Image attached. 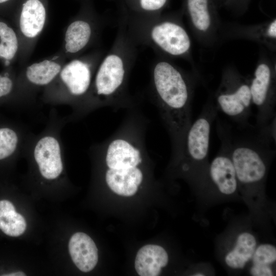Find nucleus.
<instances>
[{
  "label": "nucleus",
  "instance_id": "obj_1",
  "mask_svg": "<svg viewBox=\"0 0 276 276\" xmlns=\"http://www.w3.org/2000/svg\"><path fill=\"white\" fill-rule=\"evenodd\" d=\"M146 135L141 127L122 126L89 149L103 163L105 183L118 195H134L144 180L143 167L149 160Z\"/></svg>",
  "mask_w": 276,
  "mask_h": 276
},
{
  "label": "nucleus",
  "instance_id": "obj_2",
  "mask_svg": "<svg viewBox=\"0 0 276 276\" xmlns=\"http://www.w3.org/2000/svg\"><path fill=\"white\" fill-rule=\"evenodd\" d=\"M153 102L169 135L174 161L180 157L192 123L191 91L185 76L173 65L160 61L152 73Z\"/></svg>",
  "mask_w": 276,
  "mask_h": 276
},
{
  "label": "nucleus",
  "instance_id": "obj_3",
  "mask_svg": "<svg viewBox=\"0 0 276 276\" xmlns=\"http://www.w3.org/2000/svg\"><path fill=\"white\" fill-rule=\"evenodd\" d=\"M218 110L212 101L202 108L196 120L189 128L181 154L176 162L183 173L201 177L208 172L211 126L216 120Z\"/></svg>",
  "mask_w": 276,
  "mask_h": 276
},
{
  "label": "nucleus",
  "instance_id": "obj_4",
  "mask_svg": "<svg viewBox=\"0 0 276 276\" xmlns=\"http://www.w3.org/2000/svg\"><path fill=\"white\" fill-rule=\"evenodd\" d=\"M223 89L216 95L215 105L236 125L245 127L250 125L249 119L252 115L250 84L239 79H226Z\"/></svg>",
  "mask_w": 276,
  "mask_h": 276
},
{
  "label": "nucleus",
  "instance_id": "obj_5",
  "mask_svg": "<svg viewBox=\"0 0 276 276\" xmlns=\"http://www.w3.org/2000/svg\"><path fill=\"white\" fill-rule=\"evenodd\" d=\"M272 75L269 67L259 64L250 84L251 101L257 107L255 125L265 128L275 120V100L272 91Z\"/></svg>",
  "mask_w": 276,
  "mask_h": 276
},
{
  "label": "nucleus",
  "instance_id": "obj_6",
  "mask_svg": "<svg viewBox=\"0 0 276 276\" xmlns=\"http://www.w3.org/2000/svg\"><path fill=\"white\" fill-rule=\"evenodd\" d=\"M59 76L68 93L73 98V112L81 105L92 85V74L88 64L76 59L61 69Z\"/></svg>",
  "mask_w": 276,
  "mask_h": 276
},
{
  "label": "nucleus",
  "instance_id": "obj_7",
  "mask_svg": "<svg viewBox=\"0 0 276 276\" xmlns=\"http://www.w3.org/2000/svg\"><path fill=\"white\" fill-rule=\"evenodd\" d=\"M220 142L217 155L209 164L208 177L219 192L231 195L238 189L237 178L227 147L223 142Z\"/></svg>",
  "mask_w": 276,
  "mask_h": 276
},
{
  "label": "nucleus",
  "instance_id": "obj_8",
  "mask_svg": "<svg viewBox=\"0 0 276 276\" xmlns=\"http://www.w3.org/2000/svg\"><path fill=\"white\" fill-rule=\"evenodd\" d=\"M150 37L156 45L172 55H183L190 47V38L185 30L172 22H163L153 26Z\"/></svg>",
  "mask_w": 276,
  "mask_h": 276
},
{
  "label": "nucleus",
  "instance_id": "obj_9",
  "mask_svg": "<svg viewBox=\"0 0 276 276\" xmlns=\"http://www.w3.org/2000/svg\"><path fill=\"white\" fill-rule=\"evenodd\" d=\"M30 135L21 125L0 117V162L25 151Z\"/></svg>",
  "mask_w": 276,
  "mask_h": 276
},
{
  "label": "nucleus",
  "instance_id": "obj_10",
  "mask_svg": "<svg viewBox=\"0 0 276 276\" xmlns=\"http://www.w3.org/2000/svg\"><path fill=\"white\" fill-rule=\"evenodd\" d=\"M68 250L73 262L81 271L87 272L96 266L98 249L87 234L81 232L74 234L69 241Z\"/></svg>",
  "mask_w": 276,
  "mask_h": 276
},
{
  "label": "nucleus",
  "instance_id": "obj_11",
  "mask_svg": "<svg viewBox=\"0 0 276 276\" xmlns=\"http://www.w3.org/2000/svg\"><path fill=\"white\" fill-rule=\"evenodd\" d=\"M168 262V255L165 249L157 245H146L137 252L135 260V268L141 276H156Z\"/></svg>",
  "mask_w": 276,
  "mask_h": 276
},
{
  "label": "nucleus",
  "instance_id": "obj_12",
  "mask_svg": "<svg viewBox=\"0 0 276 276\" xmlns=\"http://www.w3.org/2000/svg\"><path fill=\"white\" fill-rule=\"evenodd\" d=\"M46 10L39 0H27L23 5L19 18L21 33L28 38L37 36L43 28Z\"/></svg>",
  "mask_w": 276,
  "mask_h": 276
},
{
  "label": "nucleus",
  "instance_id": "obj_13",
  "mask_svg": "<svg viewBox=\"0 0 276 276\" xmlns=\"http://www.w3.org/2000/svg\"><path fill=\"white\" fill-rule=\"evenodd\" d=\"M256 247L255 237L248 232L242 233L238 236L233 249L226 255V264L232 269H243L251 260Z\"/></svg>",
  "mask_w": 276,
  "mask_h": 276
},
{
  "label": "nucleus",
  "instance_id": "obj_14",
  "mask_svg": "<svg viewBox=\"0 0 276 276\" xmlns=\"http://www.w3.org/2000/svg\"><path fill=\"white\" fill-rule=\"evenodd\" d=\"M27 223L24 217L17 213L9 201H0V229L7 235L18 237L25 231Z\"/></svg>",
  "mask_w": 276,
  "mask_h": 276
},
{
  "label": "nucleus",
  "instance_id": "obj_15",
  "mask_svg": "<svg viewBox=\"0 0 276 276\" xmlns=\"http://www.w3.org/2000/svg\"><path fill=\"white\" fill-rule=\"evenodd\" d=\"M91 35L90 25L86 21L77 20L67 27L65 34V49L69 53H76L88 43Z\"/></svg>",
  "mask_w": 276,
  "mask_h": 276
},
{
  "label": "nucleus",
  "instance_id": "obj_16",
  "mask_svg": "<svg viewBox=\"0 0 276 276\" xmlns=\"http://www.w3.org/2000/svg\"><path fill=\"white\" fill-rule=\"evenodd\" d=\"M62 68L58 63L45 60L29 66L26 71L28 81L36 86L51 83L59 74Z\"/></svg>",
  "mask_w": 276,
  "mask_h": 276
},
{
  "label": "nucleus",
  "instance_id": "obj_17",
  "mask_svg": "<svg viewBox=\"0 0 276 276\" xmlns=\"http://www.w3.org/2000/svg\"><path fill=\"white\" fill-rule=\"evenodd\" d=\"M18 48L17 36L13 29L0 21V58L9 61L15 56Z\"/></svg>",
  "mask_w": 276,
  "mask_h": 276
},
{
  "label": "nucleus",
  "instance_id": "obj_18",
  "mask_svg": "<svg viewBox=\"0 0 276 276\" xmlns=\"http://www.w3.org/2000/svg\"><path fill=\"white\" fill-rule=\"evenodd\" d=\"M208 0H188V8L194 26L201 31L210 27L211 19L208 8Z\"/></svg>",
  "mask_w": 276,
  "mask_h": 276
},
{
  "label": "nucleus",
  "instance_id": "obj_19",
  "mask_svg": "<svg viewBox=\"0 0 276 276\" xmlns=\"http://www.w3.org/2000/svg\"><path fill=\"white\" fill-rule=\"evenodd\" d=\"M252 265L270 266L275 262L276 248L270 244H262L256 249L251 258Z\"/></svg>",
  "mask_w": 276,
  "mask_h": 276
},
{
  "label": "nucleus",
  "instance_id": "obj_20",
  "mask_svg": "<svg viewBox=\"0 0 276 276\" xmlns=\"http://www.w3.org/2000/svg\"><path fill=\"white\" fill-rule=\"evenodd\" d=\"M14 84L8 75H0V106L6 103L12 94Z\"/></svg>",
  "mask_w": 276,
  "mask_h": 276
},
{
  "label": "nucleus",
  "instance_id": "obj_21",
  "mask_svg": "<svg viewBox=\"0 0 276 276\" xmlns=\"http://www.w3.org/2000/svg\"><path fill=\"white\" fill-rule=\"evenodd\" d=\"M167 0H140L141 7L145 11H153L160 9Z\"/></svg>",
  "mask_w": 276,
  "mask_h": 276
},
{
  "label": "nucleus",
  "instance_id": "obj_22",
  "mask_svg": "<svg viewBox=\"0 0 276 276\" xmlns=\"http://www.w3.org/2000/svg\"><path fill=\"white\" fill-rule=\"evenodd\" d=\"M250 273L254 276H272L273 272L268 265H252L250 268Z\"/></svg>",
  "mask_w": 276,
  "mask_h": 276
},
{
  "label": "nucleus",
  "instance_id": "obj_23",
  "mask_svg": "<svg viewBox=\"0 0 276 276\" xmlns=\"http://www.w3.org/2000/svg\"><path fill=\"white\" fill-rule=\"evenodd\" d=\"M267 34L269 36L275 38L276 37V20L274 19L269 26L267 29Z\"/></svg>",
  "mask_w": 276,
  "mask_h": 276
},
{
  "label": "nucleus",
  "instance_id": "obj_24",
  "mask_svg": "<svg viewBox=\"0 0 276 276\" xmlns=\"http://www.w3.org/2000/svg\"><path fill=\"white\" fill-rule=\"evenodd\" d=\"M3 275L5 276H25L26 274L22 271H17L10 273L8 274H3Z\"/></svg>",
  "mask_w": 276,
  "mask_h": 276
},
{
  "label": "nucleus",
  "instance_id": "obj_25",
  "mask_svg": "<svg viewBox=\"0 0 276 276\" xmlns=\"http://www.w3.org/2000/svg\"><path fill=\"white\" fill-rule=\"evenodd\" d=\"M193 275L195 276H203L204 274L201 272H196L195 273V274H193Z\"/></svg>",
  "mask_w": 276,
  "mask_h": 276
},
{
  "label": "nucleus",
  "instance_id": "obj_26",
  "mask_svg": "<svg viewBox=\"0 0 276 276\" xmlns=\"http://www.w3.org/2000/svg\"><path fill=\"white\" fill-rule=\"evenodd\" d=\"M10 0H0V4L6 3Z\"/></svg>",
  "mask_w": 276,
  "mask_h": 276
}]
</instances>
